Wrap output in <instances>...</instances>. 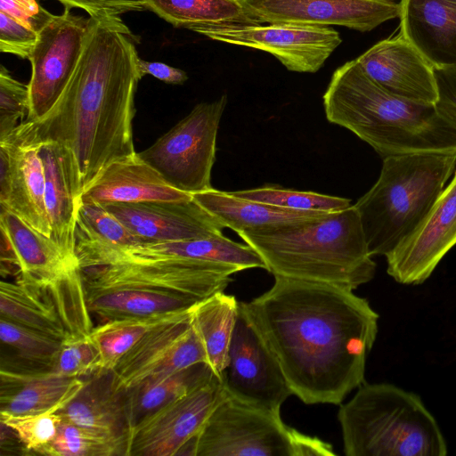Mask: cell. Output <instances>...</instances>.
I'll use <instances>...</instances> for the list:
<instances>
[{"instance_id":"obj_21","label":"cell","mask_w":456,"mask_h":456,"mask_svg":"<svg viewBox=\"0 0 456 456\" xmlns=\"http://www.w3.org/2000/svg\"><path fill=\"white\" fill-rule=\"evenodd\" d=\"M38 154L45 170L50 239L67 258L78 263L74 234L80 188L74 160L64 146L53 142H42Z\"/></svg>"},{"instance_id":"obj_29","label":"cell","mask_w":456,"mask_h":456,"mask_svg":"<svg viewBox=\"0 0 456 456\" xmlns=\"http://www.w3.org/2000/svg\"><path fill=\"white\" fill-rule=\"evenodd\" d=\"M238 310L235 297L224 291L198 302L191 308V325L203 345L208 364L220 379L227 365Z\"/></svg>"},{"instance_id":"obj_36","label":"cell","mask_w":456,"mask_h":456,"mask_svg":"<svg viewBox=\"0 0 456 456\" xmlns=\"http://www.w3.org/2000/svg\"><path fill=\"white\" fill-rule=\"evenodd\" d=\"M0 338L2 344L15 350L21 359L51 369L61 348V341L0 317Z\"/></svg>"},{"instance_id":"obj_28","label":"cell","mask_w":456,"mask_h":456,"mask_svg":"<svg viewBox=\"0 0 456 456\" xmlns=\"http://www.w3.org/2000/svg\"><path fill=\"white\" fill-rule=\"evenodd\" d=\"M86 294L91 314L102 322L183 311L200 302L183 295L133 288L92 290Z\"/></svg>"},{"instance_id":"obj_24","label":"cell","mask_w":456,"mask_h":456,"mask_svg":"<svg viewBox=\"0 0 456 456\" xmlns=\"http://www.w3.org/2000/svg\"><path fill=\"white\" fill-rule=\"evenodd\" d=\"M400 33L433 65H456V0H401Z\"/></svg>"},{"instance_id":"obj_14","label":"cell","mask_w":456,"mask_h":456,"mask_svg":"<svg viewBox=\"0 0 456 456\" xmlns=\"http://www.w3.org/2000/svg\"><path fill=\"white\" fill-rule=\"evenodd\" d=\"M191 308L149 331L122 356L112 370L117 388L128 390L149 378L208 363L203 345L191 325Z\"/></svg>"},{"instance_id":"obj_11","label":"cell","mask_w":456,"mask_h":456,"mask_svg":"<svg viewBox=\"0 0 456 456\" xmlns=\"http://www.w3.org/2000/svg\"><path fill=\"white\" fill-rule=\"evenodd\" d=\"M226 395L220 379L214 376L135 425L126 456H194L198 436Z\"/></svg>"},{"instance_id":"obj_5","label":"cell","mask_w":456,"mask_h":456,"mask_svg":"<svg viewBox=\"0 0 456 456\" xmlns=\"http://www.w3.org/2000/svg\"><path fill=\"white\" fill-rule=\"evenodd\" d=\"M456 153L419 152L383 159L375 184L354 207L369 252L387 256L422 221L454 171Z\"/></svg>"},{"instance_id":"obj_19","label":"cell","mask_w":456,"mask_h":456,"mask_svg":"<svg viewBox=\"0 0 456 456\" xmlns=\"http://www.w3.org/2000/svg\"><path fill=\"white\" fill-rule=\"evenodd\" d=\"M355 61L389 93L417 102H436L434 67L401 33L378 42Z\"/></svg>"},{"instance_id":"obj_35","label":"cell","mask_w":456,"mask_h":456,"mask_svg":"<svg viewBox=\"0 0 456 456\" xmlns=\"http://www.w3.org/2000/svg\"><path fill=\"white\" fill-rule=\"evenodd\" d=\"M38 453L48 456H125L123 448L110 438L63 419L54 439Z\"/></svg>"},{"instance_id":"obj_7","label":"cell","mask_w":456,"mask_h":456,"mask_svg":"<svg viewBox=\"0 0 456 456\" xmlns=\"http://www.w3.org/2000/svg\"><path fill=\"white\" fill-rule=\"evenodd\" d=\"M332 446L287 426L281 414L226 395L195 443L194 456H334Z\"/></svg>"},{"instance_id":"obj_4","label":"cell","mask_w":456,"mask_h":456,"mask_svg":"<svg viewBox=\"0 0 456 456\" xmlns=\"http://www.w3.org/2000/svg\"><path fill=\"white\" fill-rule=\"evenodd\" d=\"M238 235L273 276L355 289L375 274L376 264L354 205L299 225Z\"/></svg>"},{"instance_id":"obj_31","label":"cell","mask_w":456,"mask_h":456,"mask_svg":"<svg viewBox=\"0 0 456 456\" xmlns=\"http://www.w3.org/2000/svg\"><path fill=\"white\" fill-rule=\"evenodd\" d=\"M146 10L173 27L191 30L209 25H261L240 0H142Z\"/></svg>"},{"instance_id":"obj_25","label":"cell","mask_w":456,"mask_h":456,"mask_svg":"<svg viewBox=\"0 0 456 456\" xmlns=\"http://www.w3.org/2000/svg\"><path fill=\"white\" fill-rule=\"evenodd\" d=\"M192 199L224 227L237 234L261 232L299 225L328 213L280 208L233 196L230 191L211 188L191 194Z\"/></svg>"},{"instance_id":"obj_12","label":"cell","mask_w":456,"mask_h":456,"mask_svg":"<svg viewBox=\"0 0 456 456\" xmlns=\"http://www.w3.org/2000/svg\"><path fill=\"white\" fill-rule=\"evenodd\" d=\"M191 30L215 41L269 53L288 70L300 73L317 72L342 43L338 31L319 25H209Z\"/></svg>"},{"instance_id":"obj_37","label":"cell","mask_w":456,"mask_h":456,"mask_svg":"<svg viewBox=\"0 0 456 456\" xmlns=\"http://www.w3.org/2000/svg\"><path fill=\"white\" fill-rule=\"evenodd\" d=\"M60 410L15 416L1 413V423L10 428L28 452L38 453L56 436L62 419Z\"/></svg>"},{"instance_id":"obj_40","label":"cell","mask_w":456,"mask_h":456,"mask_svg":"<svg viewBox=\"0 0 456 456\" xmlns=\"http://www.w3.org/2000/svg\"><path fill=\"white\" fill-rule=\"evenodd\" d=\"M38 32L28 22L0 10V51L29 59Z\"/></svg>"},{"instance_id":"obj_13","label":"cell","mask_w":456,"mask_h":456,"mask_svg":"<svg viewBox=\"0 0 456 456\" xmlns=\"http://www.w3.org/2000/svg\"><path fill=\"white\" fill-rule=\"evenodd\" d=\"M65 8L38 31L29 61V114L26 119L37 121L60 99L69 84L90 27V17L75 15Z\"/></svg>"},{"instance_id":"obj_38","label":"cell","mask_w":456,"mask_h":456,"mask_svg":"<svg viewBox=\"0 0 456 456\" xmlns=\"http://www.w3.org/2000/svg\"><path fill=\"white\" fill-rule=\"evenodd\" d=\"M101 370L99 353L87 336L62 341L50 369L69 378L90 376Z\"/></svg>"},{"instance_id":"obj_27","label":"cell","mask_w":456,"mask_h":456,"mask_svg":"<svg viewBox=\"0 0 456 456\" xmlns=\"http://www.w3.org/2000/svg\"><path fill=\"white\" fill-rule=\"evenodd\" d=\"M0 314L61 342L73 338L48 292L20 277L15 282H0Z\"/></svg>"},{"instance_id":"obj_9","label":"cell","mask_w":456,"mask_h":456,"mask_svg":"<svg viewBox=\"0 0 456 456\" xmlns=\"http://www.w3.org/2000/svg\"><path fill=\"white\" fill-rule=\"evenodd\" d=\"M241 270L216 262L181 259L117 264L82 269L86 291L133 288L170 292L203 300L224 291Z\"/></svg>"},{"instance_id":"obj_3","label":"cell","mask_w":456,"mask_h":456,"mask_svg":"<svg viewBox=\"0 0 456 456\" xmlns=\"http://www.w3.org/2000/svg\"><path fill=\"white\" fill-rule=\"evenodd\" d=\"M326 118L356 134L383 159L456 153V123L434 104L396 96L373 81L355 60L333 73L322 96Z\"/></svg>"},{"instance_id":"obj_26","label":"cell","mask_w":456,"mask_h":456,"mask_svg":"<svg viewBox=\"0 0 456 456\" xmlns=\"http://www.w3.org/2000/svg\"><path fill=\"white\" fill-rule=\"evenodd\" d=\"M85 380L52 370L16 371L1 369V412L21 416L61 410Z\"/></svg>"},{"instance_id":"obj_6","label":"cell","mask_w":456,"mask_h":456,"mask_svg":"<svg viewBox=\"0 0 456 456\" xmlns=\"http://www.w3.org/2000/svg\"><path fill=\"white\" fill-rule=\"evenodd\" d=\"M346 456H444L442 431L421 399L391 384H362L338 412Z\"/></svg>"},{"instance_id":"obj_33","label":"cell","mask_w":456,"mask_h":456,"mask_svg":"<svg viewBox=\"0 0 456 456\" xmlns=\"http://www.w3.org/2000/svg\"><path fill=\"white\" fill-rule=\"evenodd\" d=\"M191 308L151 316L110 320L94 327L87 337L99 353L102 370H112L122 356L149 331L180 317Z\"/></svg>"},{"instance_id":"obj_2","label":"cell","mask_w":456,"mask_h":456,"mask_svg":"<svg viewBox=\"0 0 456 456\" xmlns=\"http://www.w3.org/2000/svg\"><path fill=\"white\" fill-rule=\"evenodd\" d=\"M75 71L53 109L28 120L36 139L70 153L80 194L110 163L136 154L134 96L141 76L135 37L119 16H89Z\"/></svg>"},{"instance_id":"obj_17","label":"cell","mask_w":456,"mask_h":456,"mask_svg":"<svg viewBox=\"0 0 456 456\" xmlns=\"http://www.w3.org/2000/svg\"><path fill=\"white\" fill-rule=\"evenodd\" d=\"M103 207L142 244L220 237L225 228L193 199L112 203Z\"/></svg>"},{"instance_id":"obj_44","label":"cell","mask_w":456,"mask_h":456,"mask_svg":"<svg viewBox=\"0 0 456 456\" xmlns=\"http://www.w3.org/2000/svg\"><path fill=\"white\" fill-rule=\"evenodd\" d=\"M138 67L142 77L145 75H151L157 79L170 85H183L188 79L185 71L163 62L147 61L139 59Z\"/></svg>"},{"instance_id":"obj_41","label":"cell","mask_w":456,"mask_h":456,"mask_svg":"<svg viewBox=\"0 0 456 456\" xmlns=\"http://www.w3.org/2000/svg\"><path fill=\"white\" fill-rule=\"evenodd\" d=\"M437 98V111L456 123V65L433 68Z\"/></svg>"},{"instance_id":"obj_16","label":"cell","mask_w":456,"mask_h":456,"mask_svg":"<svg viewBox=\"0 0 456 456\" xmlns=\"http://www.w3.org/2000/svg\"><path fill=\"white\" fill-rule=\"evenodd\" d=\"M456 245V173L428 214L386 256L387 273L402 284H419Z\"/></svg>"},{"instance_id":"obj_18","label":"cell","mask_w":456,"mask_h":456,"mask_svg":"<svg viewBox=\"0 0 456 456\" xmlns=\"http://www.w3.org/2000/svg\"><path fill=\"white\" fill-rule=\"evenodd\" d=\"M40 144L27 119L0 139V145L9 154L11 166L9 187L4 198L0 200V206L50 238L51 227L45 202V170L38 154Z\"/></svg>"},{"instance_id":"obj_34","label":"cell","mask_w":456,"mask_h":456,"mask_svg":"<svg viewBox=\"0 0 456 456\" xmlns=\"http://www.w3.org/2000/svg\"><path fill=\"white\" fill-rule=\"evenodd\" d=\"M233 196L280 208L303 211L334 212L348 208L351 200L314 191H299L276 185L230 191Z\"/></svg>"},{"instance_id":"obj_22","label":"cell","mask_w":456,"mask_h":456,"mask_svg":"<svg viewBox=\"0 0 456 456\" xmlns=\"http://www.w3.org/2000/svg\"><path fill=\"white\" fill-rule=\"evenodd\" d=\"M191 194L170 186L135 155L109 164L81 192L78 202L107 205L141 201H182Z\"/></svg>"},{"instance_id":"obj_1","label":"cell","mask_w":456,"mask_h":456,"mask_svg":"<svg viewBox=\"0 0 456 456\" xmlns=\"http://www.w3.org/2000/svg\"><path fill=\"white\" fill-rule=\"evenodd\" d=\"M349 288L274 276L240 302L276 358L288 386L306 404H340L364 384L379 314Z\"/></svg>"},{"instance_id":"obj_42","label":"cell","mask_w":456,"mask_h":456,"mask_svg":"<svg viewBox=\"0 0 456 456\" xmlns=\"http://www.w3.org/2000/svg\"><path fill=\"white\" fill-rule=\"evenodd\" d=\"M65 8H78L89 16H119L129 12H142L146 8L142 0H56Z\"/></svg>"},{"instance_id":"obj_8","label":"cell","mask_w":456,"mask_h":456,"mask_svg":"<svg viewBox=\"0 0 456 456\" xmlns=\"http://www.w3.org/2000/svg\"><path fill=\"white\" fill-rule=\"evenodd\" d=\"M226 104V94L197 104L153 144L138 152V157L175 189L193 194L213 188L211 171Z\"/></svg>"},{"instance_id":"obj_15","label":"cell","mask_w":456,"mask_h":456,"mask_svg":"<svg viewBox=\"0 0 456 456\" xmlns=\"http://www.w3.org/2000/svg\"><path fill=\"white\" fill-rule=\"evenodd\" d=\"M259 23L342 26L370 31L400 17L393 0H240Z\"/></svg>"},{"instance_id":"obj_43","label":"cell","mask_w":456,"mask_h":456,"mask_svg":"<svg viewBox=\"0 0 456 456\" xmlns=\"http://www.w3.org/2000/svg\"><path fill=\"white\" fill-rule=\"evenodd\" d=\"M0 2L1 11L29 23L37 32L53 16L36 0H0Z\"/></svg>"},{"instance_id":"obj_32","label":"cell","mask_w":456,"mask_h":456,"mask_svg":"<svg viewBox=\"0 0 456 456\" xmlns=\"http://www.w3.org/2000/svg\"><path fill=\"white\" fill-rule=\"evenodd\" d=\"M77 259L106 249L142 244L103 206L78 202L75 226Z\"/></svg>"},{"instance_id":"obj_10","label":"cell","mask_w":456,"mask_h":456,"mask_svg":"<svg viewBox=\"0 0 456 456\" xmlns=\"http://www.w3.org/2000/svg\"><path fill=\"white\" fill-rule=\"evenodd\" d=\"M220 380L228 396L277 414L292 395L276 358L240 302Z\"/></svg>"},{"instance_id":"obj_39","label":"cell","mask_w":456,"mask_h":456,"mask_svg":"<svg viewBox=\"0 0 456 456\" xmlns=\"http://www.w3.org/2000/svg\"><path fill=\"white\" fill-rule=\"evenodd\" d=\"M29 114L28 86L0 68V139L11 134Z\"/></svg>"},{"instance_id":"obj_23","label":"cell","mask_w":456,"mask_h":456,"mask_svg":"<svg viewBox=\"0 0 456 456\" xmlns=\"http://www.w3.org/2000/svg\"><path fill=\"white\" fill-rule=\"evenodd\" d=\"M58 412L63 419L110 438L123 448L126 456L131 432L126 390L117 388L112 370L91 374Z\"/></svg>"},{"instance_id":"obj_30","label":"cell","mask_w":456,"mask_h":456,"mask_svg":"<svg viewBox=\"0 0 456 456\" xmlns=\"http://www.w3.org/2000/svg\"><path fill=\"white\" fill-rule=\"evenodd\" d=\"M214 376L209 365L200 362L171 374L149 378L126 390L131 430L149 415L209 381Z\"/></svg>"},{"instance_id":"obj_20","label":"cell","mask_w":456,"mask_h":456,"mask_svg":"<svg viewBox=\"0 0 456 456\" xmlns=\"http://www.w3.org/2000/svg\"><path fill=\"white\" fill-rule=\"evenodd\" d=\"M193 259L239 267L265 269L261 256L249 245L235 242L224 235L203 239L144 243L107 249L92 256L90 267L117 264H142L158 261Z\"/></svg>"}]
</instances>
